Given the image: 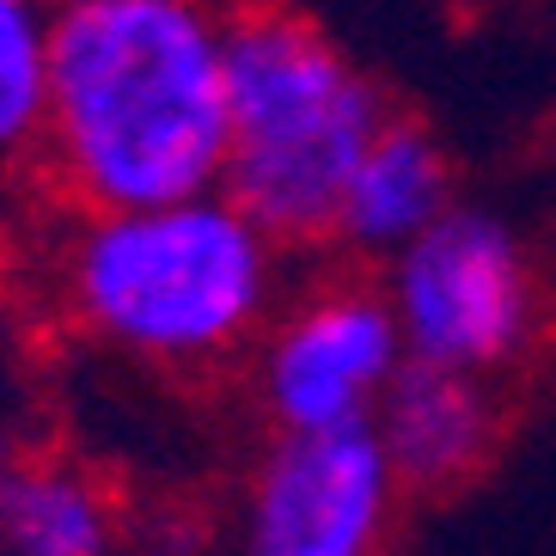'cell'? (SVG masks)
<instances>
[{
    "mask_svg": "<svg viewBox=\"0 0 556 556\" xmlns=\"http://www.w3.org/2000/svg\"><path fill=\"white\" fill-rule=\"evenodd\" d=\"M495 428H502V416H495L490 386L477 374L428 367V361H404L386 404L374 409V434L392 458V471L404 477V490L422 495L471 483L495 453Z\"/></svg>",
    "mask_w": 556,
    "mask_h": 556,
    "instance_id": "cell-7",
    "label": "cell"
},
{
    "mask_svg": "<svg viewBox=\"0 0 556 556\" xmlns=\"http://www.w3.org/2000/svg\"><path fill=\"white\" fill-rule=\"evenodd\" d=\"M404 361V330L392 318L386 288L330 281L263 325L251 379L276 434L361 428L386 404Z\"/></svg>",
    "mask_w": 556,
    "mask_h": 556,
    "instance_id": "cell-6",
    "label": "cell"
},
{
    "mask_svg": "<svg viewBox=\"0 0 556 556\" xmlns=\"http://www.w3.org/2000/svg\"><path fill=\"white\" fill-rule=\"evenodd\" d=\"M446 208H453V178H446V153L434 148V135L404 116H386V129L361 153L355 178L343 190L337 239L367 257H397Z\"/></svg>",
    "mask_w": 556,
    "mask_h": 556,
    "instance_id": "cell-9",
    "label": "cell"
},
{
    "mask_svg": "<svg viewBox=\"0 0 556 556\" xmlns=\"http://www.w3.org/2000/svg\"><path fill=\"white\" fill-rule=\"evenodd\" d=\"M43 160L86 214L227 178V18L208 0H55Z\"/></svg>",
    "mask_w": 556,
    "mask_h": 556,
    "instance_id": "cell-1",
    "label": "cell"
},
{
    "mask_svg": "<svg viewBox=\"0 0 556 556\" xmlns=\"http://www.w3.org/2000/svg\"><path fill=\"white\" fill-rule=\"evenodd\" d=\"M386 300L404 355L490 379L539 337V276L507 220L446 208L422 239L386 257Z\"/></svg>",
    "mask_w": 556,
    "mask_h": 556,
    "instance_id": "cell-4",
    "label": "cell"
},
{
    "mask_svg": "<svg viewBox=\"0 0 556 556\" xmlns=\"http://www.w3.org/2000/svg\"><path fill=\"white\" fill-rule=\"evenodd\" d=\"M123 495L67 453H13L0 465V556H116Z\"/></svg>",
    "mask_w": 556,
    "mask_h": 556,
    "instance_id": "cell-8",
    "label": "cell"
},
{
    "mask_svg": "<svg viewBox=\"0 0 556 556\" xmlns=\"http://www.w3.org/2000/svg\"><path fill=\"white\" fill-rule=\"evenodd\" d=\"M50 123V0H0V160L43 148Z\"/></svg>",
    "mask_w": 556,
    "mask_h": 556,
    "instance_id": "cell-10",
    "label": "cell"
},
{
    "mask_svg": "<svg viewBox=\"0 0 556 556\" xmlns=\"http://www.w3.org/2000/svg\"><path fill=\"white\" fill-rule=\"evenodd\" d=\"M397 502L374 422L276 434L232 502V556H386Z\"/></svg>",
    "mask_w": 556,
    "mask_h": 556,
    "instance_id": "cell-5",
    "label": "cell"
},
{
    "mask_svg": "<svg viewBox=\"0 0 556 556\" xmlns=\"http://www.w3.org/2000/svg\"><path fill=\"white\" fill-rule=\"evenodd\" d=\"M18 453L13 441V397H7V312H0V465Z\"/></svg>",
    "mask_w": 556,
    "mask_h": 556,
    "instance_id": "cell-11",
    "label": "cell"
},
{
    "mask_svg": "<svg viewBox=\"0 0 556 556\" xmlns=\"http://www.w3.org/2000/svg\"><path fill=\"white\" fill-rule=\"evenodd\" d=\"M386 129L379 86L318 18L245 7L227 18V190L276 245L337 232L361 153Z\"/></svg>",
    "mask_w": 556,
    "mask_h": 556,
    "instance_id": "cell-3",
    "label": "cell"
},
{
    "mask_svg": "<svg viewBox=\"0 0 556 556\" xmlns=\"http://www.w3.org/2000/svg\"><path fill=\"white\" fill-rule=\"evenodd\" d=\"M276 239L227 190L86 214L62 251L67 318L111 355L208 374L276 312Z\"/></svg>",
    "mask_w": 556,
    "mask_h": 556,
    "instance_id": "cell-2",
    "label": "cell"
}]
</instances>
